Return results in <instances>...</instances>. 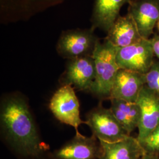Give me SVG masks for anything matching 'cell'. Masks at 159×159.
I'll return each instance as SVG.
<instances>
[{
  "instance_id": "6da1fadb",
  "label": "cell",
  "mask_w": 159,
  "mask_h": 159,
  "mask_svg": "<svg viewBox=\"0 0 159 159\" xmlns=\"http://www.w3.org/2000/svg\"><path fill=\"white\" fill-rule=\"evenodd\" d=\"M1 135L18 159H49V146L38 130L25 97L13 92L4 95L0 104Z\"/></svg>"
},
{
  "instance_id": "7a4b0ae2",
  "label": "cell",
  "mask_w": 159,
  "mask_h": 159,
  "mask_svg": "<svg viewBox=\"0 0 159 159\" xmlns=\"http://www.w3.org/2000/svg\"><path fill=\"white\" fill-rule=\"evenodd\" d=\"M117 49L105 39L103 43L98 41L94 51L96 78L90 93L100 100L110 98L114 80L120 69L116 60Z\"/></svg>"
},
{
  "instance_id": "3957f363",
  "label": "cell",
  "mask_w": 159,
  "mask_h": 159,
  "mask_svg": "<svg viewBox=\"0 0 159 159\" xmlns=\"http://www.w3.org/2000/svg\"><path fill=\"white\" fill-rule=\"evenodd\" d=\"M85 124L92 131V135L98 140L108 143L117 142L130 135L115 117L110 108L100 104L91 109L85 116Z\"/></svg>"
},
{
  "instance_id": "277c9868",
  "label": "cell",
  "mask_w": 159,
  "mask_h": 159,
  "mask_svg": "<svg viewBox=\"0 0 159 159\" xmlns=\"http://www.w3.org/2000/svg\"><path fill=\"white\" fill-rule=\"evenodd\" d=\"M91 30H74L65 31L57 43V52L68 60L93 56L99 40Z\"/></svg>"
},
{
  "instance_id": "5b68a950",
  "label": "cell",
  "mask_w": 159,
  "mask_h": 159,
  "mask_svg": "<svg viewBox=\"0 0 159 159\" xmlns=\"http://www.w3.org/2000/svg\"><path fill=\"white\" fill-rule=\"evenodd\" d=\"M49 108L54 116L63 124L74 127L79 131V127L85 124L80 115V103L74 88L70 85H61L54 93L49 103Z\"/></svg>"
},
{
  "instance_id": "8992f818",
  "label": "cell",
  "mask_w": 159,
  "mask_h": 159,
  "mask_svg": "<svg viewBox=\"0 0 159 159\" xmlns=\"http://www.w3.org/2000/svg\"><path fill=\"white\" fill-rule=\"evenodd\" d=\"M150 39H143L138 43L118 48L116 60L120 68L145 74L154 61Z\"/></svg>"
},
{
  "instance_id": "52a82bcc",
  "label": "cell",
  "mask_w": 159,
  "mask_h": 159,
  "mask_svg": "<svg viewBox=\"0 0 159 159\" xmlns=\"http://www.w3.org/2000/svg\"><path fill=\"white\" fill-rule=\"evenodd\" d=\"M96 78L95 63L93 56L68 60L59 82L70 85L77 91L90 92Z\"/></svg>"
},
{
  "instance_id": "ba28073f",
  "label": "cell",
  "mask_w": 159,
  "mask_h": 159,
  "mask_svg": "<svg viewBox=\"0 0 159 159\" xmlns=\"http://www.w3.org/2000/svg\"><path fill=\"white\" fill-rule=\"evenodd\" d=\"M101 153L102 147L98 139L93 135L83 136L77 131L71 140L50 152L49 159H99Z\"/></svg>"
},
{
  "instance_id": "9c48e42d",
  "label": "cell",
  "mask_w": 159,
  "mask_h": 159,
  "mask_svg": "<svg viewBox=\"0 0 159 159\" xmlns=\"http://www.w3.org/2000/svg\"><path fill=\"white\" fill-rule=\"evenodd\" d=\"M128 13L143 39H150L159 20V0H129Z\"/></svg>"
},
{
  "instance_id": "30bf717a",
  "label": "cell",
  "mask_w": 159,
  "mask_h": 159,
  "mask_svg": "<svg viewBox=\"0 0 159 159\" xmlns=\"http://www.w3.org/2000/svg\"><path fill=\"white\" fill-rule=\"evenodd\" d=\"M144 85V74L120 68L114 80L109 100L136 102Z\"/></svg>"
},
{
  "instance_id": "8fae6325",
  "label": "cell",
  "mask_w": 159,
  "mask_h": 159,
  "mask_svg": "<svg viewBox=\"0 0 159 159\" xmlns=\"http://www.w3.org/2000/svg\"><path fill=\"white\" fill-rule=\"evenodd\" d=\"M136 102L141 114L136 137L140 142L159 125V98L144 85Z\"/></svg>"
},
{
  "instance_id": "7c38bea8",
  "label": "cell",
  "mask_w": 159,
  "mask_h": 159,
  "mask_svg": "<svg viewBox=\"0 0 159 159\" xmlns=\"http://www.w3.org/2000/svg\"><path fill=\"white\" fill-rule=\"evenodd\" d=\"M142 39L136 23L129 14L117 18L108 30L106 38L117 48L130 46Z\"/></svg>"
},
{
  "instance_id": "4fadbf2b",
  "label": "cell",
  "mask_w": 159,
  "mask_h": 159,
  "mask_svg": "<svg viewBox=\"0 0 159 159\" xmlns=\"http://www.w3.org/2000/svg\"><path fill=\"white\" fill-rule=\"evenodd\" d=\"M99 141L102 147L99 159H139L145 153L136 137L131 136L117 142Z\"/></svg>"
},
{
  "instance_id": "5bb4252c",
  "label": "cell",
  "mask_w": 159,
  "mask_h": 159,
  "mask_svg": "<svg viewBox=\"0 0 159 159\" xmlns=\"http://www.w3.org/2000/svg\"><path fill=\"white\" fill-rule=\"evenodd\" d=\"M129 1L95 0L92 16L93 29L98 28L107 33L119 17L121 7Z\"/></svg>"
},
{
  "instance_id": "9a60e30c",
  "label": "cell",
  "mask_w": 159,
  "mask_h": 159,
  "mask_svg": "<svg viewBox=\"0 0 159 159\" xmlns=\"http://www.w3.org/2000/svg\"><path fill=\"white\" fill-rule=\"evenodd\" d=\"M110 109L125 130L130 135L131 133L138 129L140 120V109L136 102L110 99Z\"/></svg>"
},
{
  "instance_id": "2e32d148",
  "label": "cell",
  "mask_w": 159,
  "mask_h": 159,
  "mask_svg": "<svg viewBox=\"0 0 159 159\" xmlns=\"http://www.w3.org/2000/svg\"><path fill=\"white\" fill-rule=\"evenodd\" d=\"M139 142L145 153L159 156V125Z\"/></svg>"
},
{
  "instance_id": "e0dca14e",
  "label": "cell",
  "mask_w": 159,
  "mask_h": 159,
  "mask_svg": "<svg viewBox=\"0 0 159 159\" xmlns=\"http://www.w3.org/2000/svg\"><path fill=\"white\" fill-rule=\"evenodd\" d=\"M145 86L159 98V61L154 60L148 72L144 74Z\"/></svg>"
},
{
  "instance_id": "ac0fdd59",
  "label": "cell",
  "mask_w": 159,
  "mask_h": 159,
  "mask_svg": "<svg viewBox=\"0 0 159 159\" xmlns=\"http://www.w3.org/2000/svg\"><path fill=\"white\" fill-rule=\"evenodd\" d=\"M150 39L152 43L154 56L158 58L159 61V35H155L152 39Z\"/></svg>"
},
{
  "instance_id": "d6986e66",
  "label": "cell",
  "mask_w": 159,
  "mask_h": 159,
  "mask_svg": "<svg viewBox=\"0 0 159 159\" xmlns=\"http://www.w3.org/2000/svg\"><path fill=\"white\" fill-rule=\"evenodd\" d=\"M139 159H159V155L144 153Z\"/></svg>"
},
{
  "instance_id": "ffe728a7",
  "label": "cell",
  "mask_w": 159,
  "mask_h": 159,
  "mask_svg": "<svg viewBox=\"0 0 159 159\" xmlns=\"http://www.w3.org/2000/svg\"><path fill=\"white\" fill-rule=\"evenodd\" d=\"M157 29H158L159 31V21H158V22H157Z\"/></svg>"
}]
</instances>
